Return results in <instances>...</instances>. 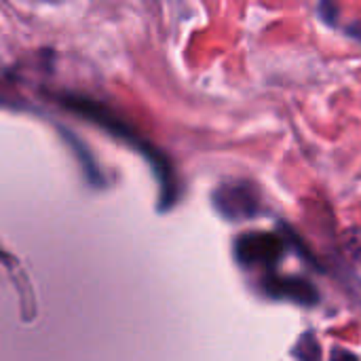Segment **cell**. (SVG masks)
Instances as JSON below:
<instances>
[{"instance_id":"7a4b0ae2","label":"cell","mask_w":361,"mask_h":361,"mask_svg":"<svg viewBox=\"0 0 361 361\" xmlns=\"http://www.w3.org/2000/svg\"><path fill=\"white\" fill-rule=\"evenodd\" d=\"M286 252V241L277 233H245L237 239L235 254L245 267L275 264Z\"/></svg>"},{"instance_id":"277c9868","label":"cell","mask_w":361,"mask_h":361,"mask_svg":"<svg viewBox=\"0 0 361 361\" xmlns=\"http://www.w3.org/2000/svg\"><path fill=\"white\" fill-rule=\"evenodd\" d=\"M294 355H296L298 360H319V357H322V349H319V345H317V338H315L313 334H305V336L298 341V345H296V349H294Z\"/></svg>"},{"instance_id":"52a82bcc","label":"cell","mask_w":361,"mask_h":361,"mask_svg":"<svg viewBox=\"0 0 361 361\" xmlns=\"http://www.w3.org/2000/svg\"><path fill=\"white\" fill-rule=\"evenodd\" d=\"M347 34H349L351 38H355V40H360L361 42V21H355L353 25H349V27H347Z\"/></svg>"},{"instance_id":"3957f363","label":"cell","mask_w":361,"mask_h":361,"mask_svg":"<svg viewBox=\"0 0 361 361\" xmlns=\"http://www.w3.org/2000/svg\"><path fill=\"white\" fill-rule=\"evenodd\" d=\"M262 290H264V294H269L277 300H290V302L305 305V307L319 302L317 288L311 281L300 279V277H275V275H271L264 279Z\"/></svg>"},{"instance_id":"6da1fadb","label":"cell","mask_w":361,"mask_h":361,"mask_svg":"<svg viewBox=\"0 0 361 361\" xmlns=\"http://www.w3.org/2000/svg\"><path fill=\"white\" fill-rule=\"evenodd\" d=\"M212 201L218 214L233 222L252 220L260 214V207H262L258 188L247 180L224 182L222 186L216 188Z\"/></svg>"},{"instance_id":"5b68a950","label":"cell","mask_w":361,"mask_h":361,"mask_svg":"<svg viewBox=\"0 0 361 361\" xmlns=\"http://www.w3.org/2000/svg\"><path fill=\"white\" fill-rule=\"evenodd\" d=\"M319 13L324 17L326 23H334L336 17H338V8L332 0H322V6H319Z\"/></svg>"},{"instance_id":"8992f818","label":"cell","mask_w":361,"mask_h":361,"mask_svg":"<svg viewBox=\"0 0 361 361\" xmlns=\"http://www.w3.org/2000/svg\"><path fill=\"white\" fill-rule=\"evenodd\" d=\"M355 237H357V241H353L351 239V235L347 233V241H349V252L357 258L361 262V233L360 231H355Z\"/></svg>"}]
</instances>
